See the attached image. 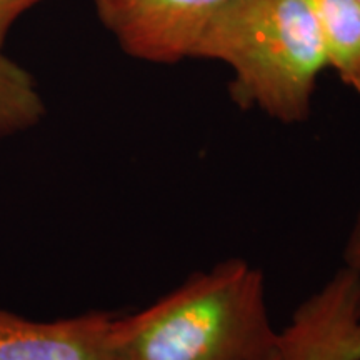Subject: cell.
Returning a JSON list of instances; mask_svg holds the SVG:
<instances>
[{"instance_id":"6da1fadb","label":"cell","mask_w":360,"mask_h":360,"mask_svg":"<svg viewBox=\"0 0 360 360\" xmlns=\"http://www.w3.org/2000/svg\"><path fill=\"white\" fill-rule=\"evenodd\" d=\"M278 330L262 270L232 257L112 323L115 360H269Z\"/></svg>"},{"instance_id":"7a4b0ae2","label":"cell","mask_w":360,"mask_h":360,"mask_svg":"<svg viewBox=\"0 0 360 360\" xmlns=\"http://www.w3.org/2000/svg\"><path fill=\"white\" fill-rule=\"evenodd\" d=\"M188 58L227 64L229 96L238 109L287 125L309 119L317 79L328 69L307 0H224L200 27Z\"/></svg>"},{"instance_id":"3957f363","label":"cell","mask_w":360,"mask_h":360,"mask_svg":"<svg viewBox=\"0 0 360 360\" xmlns=\"http://www.w3.org/2000/svg\"><path fill=\"white\" fill-rule=\"evenodd\" d=\"M224 0H94L102 25L127 56L174 65L191 56L207 17Z\"/></svg>"},{"instance_id":"277c9868","label":"cell","mask_w":360,"mask_h":360,"mask_svg":"<svg viewBox=\"0 0 360 360\" xmlns=\"http://www.w3.org/2000/svg\"><path fill=\"white\" fill-rule=\"evenodd\" d=\"M277 360H360V277L342 267L297 305Z\"/></svg>"},{"instance_id":"5b68a950","label":"cell","mask_w":360,"mask_h":360,"mask_svg":"<svg viewBox=\"0 0 360 360\" xmlns=\"http://www.w3.org/2000/svg\"><path fill=\"white\" fill-rule=\"evenodd\" d=\"M115 312L37 322L0 309V360H115Z\"/></svg>"},{"instance_id":"8992f818","label":"cell","mask_w":360,"mask_h":360,"mask_svg":"<svg viewBox=\"0 0 360 360\" xmlns=\"http://www.w3.org/2000/svg\"><path fill=\"white\" fill-rule=\"evenodd\" d=\"M317 20L328 69L360 96V2L307 0Z\"/></svg>"},{"instance_id":"52a82bcc","label":"cell","mask_w":360,"mask_h":360,"mask_svg":"<svg viewBox=\"0 0 360 360\" xmlns=\"http://www.w3.org/2000/svg\"><path fill=\"white\" fill-rule=\"evenodd\" d=\"M44 114L32 75L0 53V137L34 127Z\"/></svg>"},{"instance_id":"ba28073f","label":"cell","mask_w":360,"mask_h":360,"mask_svg":"<svg viewBox=\"0 0 360 360\" xmlns=\"http://www.w3.org/2000/svg\"><path fill=\"white\" fill-rule=\"evenodd\" d=\"M40 2L44 0H0V49L6 44L7 35L17 19Z\"/></svg>"},{"instance_id":"9c48e42d","label":"cell","mask_w":360,"mask_h":360,"mask_svg":"<svg viewBox=\"0 0 360 360\" xmlns=\"http://www.w3.org/2000/svg\"><path fill=\"white\" fill-rule=\"evenodd\" d=\"M342 257H344V267L350 269L360 277V210L350 225Z\"/></svg>"},{"instance_id":"30bf717a","label":"cell","mask_w":360,"mask_h":360,"mask_svg":"<svg viewBox=\"0 0 360 360\" xmlns=\"http://www.w3.org/2000/svg\"><path fill=\"white\" fill-rule=\"evenodd\" d=\"M269 360H277V350H276V354H274V355H272V357H270Z\"/></svg>"},{"instance_id":"8fae6325","label":"cell","mask_w":360,"mask_h":360,"mask_svg":"<svg viewBox=\"0 0 360 360\" xmlns=\"http://www.w3.org/2000/svg\"><path fill=\"white\" fill-rule=\"evenodd\" d=\"M359 2H360V0H359Z\"/></svg>"}]
</instances>
